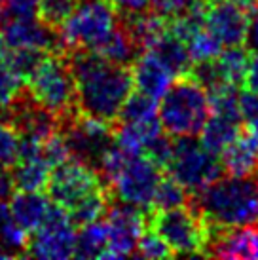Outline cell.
I'll list each match as a JSON object with an SVG mask.
<instances>
[{
    "label": "cell",
    "instance_id": "obj_1",
    "mask_svg": "<svg viewBox=\"0 0 258 260\" xmlns=\"http://www.w3.org/2000/svg\"><path fill=\"white\" fill-rule=\"evenodd\" d=\"M64 55L76 84L78 112L114 123L133 91L131 67L110 63L91 50H72Z\"/></svg>",
    "mask_w": 258,
    "mask_h": 260
},
{
    "label": "cell",
    "instance_id": "obj_2",
    "mask_svg": "<svg viewBox=\"0 0 258 260\" xmlns=\"http://www.w3.org/2000/svg\"><path fill=\"white\" fill-rule=\"evenodd\" d=\"M188 205L205 222L215 226H254L258 224V179L220 177L188 196Z\"/></svg>",
    "mask_w": 258,
    "mask_h": 260
},
{
    "label": "cell",
    "instance_id": "obj_3",
    "mask_svg": "<svg viewBox=\"0 0 258 260\" xmlns=\"http://www.w3.org/2000/svg\"><path fill=\"white\" fill-rule=\"evenodd\" d=\"M211 116L207 91L190 76H175L162 95L158 120L171 137H198Z\"/></svg>",
    "mask_w": 258,
    "mask_h": 260
},
{
    "label": "cell",
    "instance_id": "obj_4",
    "mask_svg": "<svg viewBox=\"0 0 258 260\" xmlns=\"http://www.w3.org/2000/svg\"><path fill=\"white\" fill-rule=\"evenodd\" d=\"M25 87L33 99L57 116L59 123L78 114L76 84L67 55L48 53L25 80Z\"/></svg>",
    "mask_w": 258,
    "mask_h": 260
},
{
    "label": "cell",
    "instance_id": "obj_5",
    "mask_svg": "<svg viewBox=\"0 0 258 260\" xmlns=\"http://www.w3.org/2000/svg\"><path fill=\"white\" fill-rule=\"evenodd\" d=\"M146 228L164 239L177 254H201L205 249V226L201 217L190 205L173 209H148Z\"/></svg>",
    "mask_w": 258,
    "mask_h": 260
},
{
    "label": "cell",
    "instance_id": "obj_6",
    "mask_svg": "<svg viewBox=\"0 0 258 260\" xmlns=\"http://www.w3.org/2000/svg\"><path fill=\"white\" fill-rule=\"evenodd\" d=\"M118 15L108 0H78L71 17L59 29L67 53L72 50L93 51L114 29Z\"/></svg>",
    "mask_w": 258,
    "mask_h": 260
},
{
    "label": "cell",
    "instance_id": "obj_7",
    "mask_svg": "<svg viewBox=\"0 0 258 260\" xmlns=\"http://www.w3.org/2000/svg\"><path fill=\"white\" fill-rule=\"evenodd\" d=\"M188 194L200 192L224 175L220 159L196 137H175L173 158L165 169Z\"/></svg>",
    "mask_w": 258,
    "mask_h": 260
},
{
    "label": "cell",
    "instance_id": "obj_8",
    "mask_svg": "<svg viewBox=\"0 0 258 260\" xmlns=\"http://www.w3.org/2000/svg\"><path fill=\"white\" fill-rule=\"evenodd\" d=\"M162 175L164 171L156 164H152L144 154L129 152L120 169L107 182V186L112 200L148 211Z\"/></svg>",
    "mask_w": 258,
    "mask_h": 260
},
{
    "label": "cell",
    "instance_id": "obj_9",
    "mask_svg": "<svg viewBox=\"0 0 258 260\" xmlns=\"http://www.w3.org/2000/svg\"><path fill=\"white\" fill-rule=\"evenodd\" d=\"M59 131L67 141L71 158L93 169L99 167L103 154L114 141V123L82 112L63 120L59 123Z\"/></svg>",
    "mask_w": 258,
    "mask_h": 260
},
{
    "label": "cell",
    "instance_id": "obj_10",
    "mask_svg": "<svg viewBox=\"0 0 258 260\" xmlns=\"http://www.w3.org/2000/svg\"><path fill=\"white\" fill-rule=\"evenodd\" d=\"M74 243H76V226L71 220L69 211L50 203L42 224L29 236L27 253L25 256L48 260H64L74 256Z\"/></svg>",
    "mask_w": 258,
    "mask_h": 260
},
{
    "label": "cell",
    "instance_id": "obj_11",
    "mask_svg": "<svg viewBox=\"0 0 258 260\" xmlns=\"http://www.w3.org/2000/svg\"><path fill=\"white\" fill-rule=\"evenodd\" d=\"M107 186L99 177L97 169L82 164L78 159H67L53 167L48 179V198L53 203L69 211L80 200H84L91 192Z\"/></svg>",
    "mask_w": 258,
    "mask_h": 260
},
{
    "label": "cell",
    "instance_id": "obj_12",
    "mask_svg": "<svg viewBox=\"0 0 258 260\" xmlns=\"http://www.w3.org/2000/svg\"><path fill=\"white\" fill-rule=\"evenodd\" d=\"M108 228V243L103 258L133 256L137 241L146 228V213L135 205L112 200L105 213Z\"/></svg>",
    "mask_w": 258,
    "mask_h": 260
},
{
    "label": "cell",
    "instance_id": "obj_13",
    "mask_svg": "<svg viewBox=\"0 0 258 260\" xmlns=\"http://www.w3.org/2000/svg\"><path fill=\"white\" fill-rule=\"evenodd\" d=\"M2 38L6 48H36L48 53H67L59 30L44 25L38 17L8 19L2 29Z\"/></svg>",
    "mask_w": 258,
    "mask_h": 260
},
{
    "label": "cell",
    "instance_id": "obj_14",
    "mask_svg": "<svg viewBox=\"0 0 258 260\" xmlns=\"http://www.w3.org/2000/svg\"><path fill=\"white\" fill-rule=\"evenodd\" d=\"M249 21L251 17L234 0H224L215 6H209L205 15V27L222 44V48L243 46L247 40Z\"/></svg>",
    "mask_w": 258,
    "mask_h": 260
},
{
    "label": "cell",
    "instance_id": "obj_15",
    "mask_svg": "<svg viewBox=\"0 0 258 260\" xmlns=\"http://www.w3.org/2000/svg\"><path fill=\"white\" fill-rule=\"evenodd\" d=\"M222 171L230 177H256L258 175V129L241 127L234 143L220 154Z\"/></svg>",
    "mask_w": 258,
    "mask_h": 260
},
{
    "label": "cell",
    "instance_id": "obj_16",
    "mask_svg": "<svg viewBox=\"0 0 258 260\" xmlns=\"http://www.w3.org/2000/svg\"><path fill=\"white\" fill-rule=\"evenodd\" d=\"M131 76H133V87L137 91L150 95L154 99H159L175 78L150 50L141 51L139 57L133 61Z\"/></svg>",
    "mask_w": 258,
    "mask_h": 260
},
{
    "label": "cell",
    "instance_id": "obj_17",
    "mask_svg": "<svg viewBox=\"0 0 258 260\" xmlns=\"http://www.w3.org/2000/svg\"><path fill=\"white\" fill-rule=\"evenodd\" d=\"M8 209L17 226L30 236L42 224L50 209V198L44 196L40 190H17L10 196Z\"/></svg>",
    "mask_w": 258,
    "mask_h": 260
},
{
    "label": "cell",
    "instance_id": "obj_18",
    "mask_svg": "<svg viewBox=\"0 0 258 260\" xmlns=\"http://www.w3.org/2000/svg\"><path fill=\"white\" fill-rule=\"evenodd\" d=\"M95 53H99L101 57H105L110 63H116V65H123V67H131L133 61L139 57V46L133 40L131 32H129L127 25L122 17H118L114 29L110 30L103 42L95 48Z\"/></svg>",
    "mask_w": 258,
    "mask_h": 260
},
{
    "label": "cell",
    "instance_id": "obj_19",
    "mask_svg": "<svg viewBox=\"0 0 258 260\" xmlns=\"http://www.w3.org/2000/svg\"><path fill=\"white\" fill-rule=\"evenodd\" d=\"M150 51L165 65V69L173 74H186L192 67V59L188 53L186 42L175 37L171 30L165 29V32L150 46Z\"/></svg>",
    "mask_w": 258,
    "mask_h": 260
},
{
    "label": "cell",
    "instance_id": "obj_20",
    "mask_svg": "<svg viewBox=\"0 0 258 260\" xmlns=\"http://www.w3.org/2000/svg\"><path fill=\"white\" fill-rule=\"evenodd\" d=\"M241 127L243 125H241V122H237V120L211 114L207 118L205 125H203V129L200 131V143L209 152H213V154L218 156L230 143L236 141Z\"/></svg>",
    "mask_w": 258,
    "mask_h": 260
},
{
    "label": "cell",
    "instance_id": "obj_21",
    "mask_svg": "<svg viewBox=\"0 0 258 260\" xmlns=\"http://www.w3.org/2000/svg\"><path fill=\"white\" fill-rule=\"evenodd\" d=\"M10 169L15 190H40V192L46 190L51 171V167L44 161L42 156L17 159Z\"/></svg>",
    "mask_w": 258,
    "mask_h": 260
},
{
    "label": "cell",
    "instance_id": "obj_22",
    "mask_svg": "<svg viewBox=\"0 0 258 260\" xmlns=\"http://www.w3.org/2000/svg\"><path fill=\"white\" fill-rule=\"evenodd\" d=\"M108 243V228L105 217L80 226L76 232L74 256L76 258H103Z\"/></svg>",
    "mask_w": 258,
    "mask_h": 260
},
{
    "label": "cell",
    "instance_id": "obj_23",
    "mask_svg": "<svg viewBox=\"0 0 258 260\" xmlns=\"http://www.w3.org/2000/svg\"><path fill=\"white\" fill-rule=\"evenodd\" d=\"M215 63L222 78L230 86H245L249 63H251V50L243 46H230L228 50L220 51L215 57Z\"/></svg>",
    "mask_w": 258,
    "mask_h": 260
},
{
    "label": "cell",
    "instance_id": "obj_24",
    "mask_svg": "<svg viewBox=\"0 0 258 260\" xmlns=\"http://www.w3.org/2000/svg\"><path fill=\"white\" fill-rule=\"evenodd\" d=\"M158 118V99L141 91H131L116 116V123H139Z\"/></svg>",
    "mask_w": 258,
    "mask_h": 260
},
{
    "label": "cell",
    "instance_id": "obj_25",
    "mask_svg": "<svg viewBox=\"0 0 258 260\" xmlns=\"http://www.w3.org/2000/svg\"><path fill=\"white\" fill-rule=\"evenodd\" d=\"M48 55V51L36 50V48H6L2 53V61L12 73L25 84L33 71L40 65V61Z\"/></svg>",
    "mask_w": 258,
    "mask_h": 260
},
{
    "label": "cell",
    "instance_id": "obj_26",
    "mask_svg": "<svg viewBox=\"0 0 258 260\" xmlns=\"http://www.w3.org/2000/svg\"><path fill=\"white\" fill-rule=\"evenodd\" d=\"M188 192L173 179L171 175H162L154 198H152L150 209H173L188 203Z\"/></svg>",
    "mask_w": 258,
    "mask_h": 260
},
{
    "label": "cell",
    "instance_id": "obj_27",
    "mask_svg": "<svg viewBox=\"0 0 258 260\" xmlns=\"http://www.w3.org/2000/svg\"><path fill=\"white\" fill-rule=\"evenodd\" d=\"M78 0H38L36 17L51 29L59 30L71 17Z\"/></svg>",
    "mask_w": 258,
    "mask_h": 260
},
{
    "label": "cell",
    "instance_id": "obj_28",
    "mask_svg": "<svg viewBox=\"0 0 258 260\" xmlns=\"http://www.w3.org/2000/svg\"><path fill=\"white\" fill-rule=\"evenodd\" d=\"M186 48L190 53V59L194 63H200V61H207V59L216 57L220 51H222V44L218 42L211 32L207 30V27H201L194 32L192 37L186 40Z\"/></svg>",
    "mask_w": 258,
    "mask_h": 260
},
{
    "label": "cell",
    "instance_id": "obj_29",
    "mask_svg": "<svg viewBox=\"0 0 258 260\" xmlns=\"http://www.w3.org/2000/svg\"><path fill=\"white\" fill-rule=\"evenodd\" d=\"M133 256H139V258H171V256H175V253L156 232L150 228H144L139 241H137Z\"/></svg>",
    "mask_w": 258,
    "mask_h": 260
},
{
    "label": "cell",
    "instance_id": "obj_30",
    "mask_svg": "<svg viewBox=\"0 0 258 260\" xmlns=\"http://www.w3.org/2000/svg\"><path fill=\"white\" fill-rule=\"evenodd\" d=\"M143 154L150 159L152 164H156L162 171H165L167 166H169V161H171V158H173V139H171V135L164 133V129H162L156 137H152L150 141L144 145Z\"/></svg>",
    "mask_w": 258,
    "mask_h": 260
},
{
    "label": "cell",
    "instance_id": "obj_31",
    "mask_svg": "<svg viewBox=\"0 0 258 260\" xmlns=\"http://www.w3.org/2000/svg\"><path fill=\"white\" fill-rule=\"evenodd\" d=\"M19 156V131L8 120H0V166L10 167Z\"/></svg>",
    "mask_w": 258,
    "mask_h": 260
},
{
    "label": "cell",
    "instance_id": "obj_32",
    "mask_svg": "<svg viewBox=\"0 0 258 260\" xmlns=\"http://www.w3.org/2000/svg\"><path fill=\"white\" fill-rule=\"evenodd\" d=\"M40 156H42V159L51 169L55 166H59V164L67 161V159H71V152H69L67 141H64L61 131L57 129L55 133H51L50 137L44 141L42 146H40Z\"/></svg>",
    "mask_w": 258,
    "mask_h": 260
},
{
    "label": "cell",
    "instance_id": "obj_33",
    "mask_svg": "<svg viewBox=\"0 0 258 260\" xmlns=\"http://www.w3.org/2000/svg\"><path fill=\"white\" fill-rule=\"evenodd\" d=\"M23 86L25 84L8 69L6 63L0 57V109H4L8 103L21 91Z\"/></svg>",
    "mask_w": 258,
    "mask_h": 260
},
{
    "label": "cell",
    "instance_id": "obj_34",
    "mask_svg": "<svg viewBox=\"0 0 258 260\" xmlns=\"http://www.w3.org/2000/svg\"><path fill=\"white\" fill-rule=\"evenodd\" d=\"M237 103H239V114H241V122L245 127L258 129V93L252 89H245L237 95Z\"/></svg>",
    "mask_w": 258,
    "mask_h": 260
},
{
    "label": "cell",
    "instance_id": "obj_35",
    "mask_svg": "<svg viewBox=\"0 0 258 260\" xmlns=\"http://www.w3.org/2000/svg\"><path fill=\"white\" fill-rule=\"evenodd\" d=\"M192 4L194 0H150L148 8H150L152 14L159 15L162 19L169 21V19H175V17L184 14Z\"/></svg>",
    "mask_w": 258,
    "mask_h": 260
},
{
    "label": "cell",
    "instance_id": "obj_36",
    "mask_svg": "<svg viewBox=\"0 0 258 260\" xmlns=\"http://www.w3.org/2000/svg\"><path fill=\"white\" fill-rule=\"evenodd\" d=\"M4 14L8 19L14 17H36L38 0H4L2 2Z\"/></svg>",
    "mask_w": 258,
    "mask_h": 260
},
{
    "label": "cell",
    "instance_id": "obj_37",
    "mask_svg": "<svg viewBox=\"0 0 258 260\" xmlns=\"http://www.w3.org/2000/svg\"><path fill=\"white\" fill-rule=\"evenodd\" d=\"M110 6L116 10V14L120 15H137L148 12V2L150 0H108Z\"/></svg>",
    "mask_w": 258,
    "mask_h": 260
},
{
    "label": "cell",
    "instance_id": "obj_38",
    "mask_svg": "<svg viewBox=\"0 0 258 260\" xmlns=\"http://www.w3.org/2000/svg\"><path fill=\"white\" fill-rule=\"evenodd\" d=\"M12 192H14V182H12L10 169L0 166V202H6Z\"/></svg>",
    "mask_w": 258,
    "mask_h": 260
},
{
    "label": "cell",
    "instance_id": "obj_39",
    "mask_svg": "<svg viewBox=\"0 0 258 260\" xmlns=\"http://www.w3.org/2000/svg\"><path fill=\"white\" fill-rule=\"evenodd\" d=\"M245 44L249 46V50H251L252 53H258V10H256V14L251 17V21H249Z\"/></svg>",
    "mask_w": 258,
    "mask_h": 260
},
{
    "label": "cell",
    "instance_id": "obj_40",
    "mask_svg": "<svg viewBox=\"0 0 258 260\" xmlns=\"http://www.w3.org/2000/svg\"><path fill=\"white\" fill-rule=\"evenodd\" d=\"M245 84H247L249 89H252V91L258 93V53H252V51H251V63H249V71H247Z\"/></svg>",
    "mask_w": 258,
    "mask_h": 260
},
{
    "label": "cell",
    "instance_id": "obj_41",
    "mask_svg": "<svg viewBox=\"0 0 258 260\" xmlns=\"http://www.w3.org/2000/svg\"><path fill=\"white\" fill-rule=\"evenodd\" d=\"M4 50H6V42H4V38H2V32H0V57H2Z\"/></svg>",
    "mask_w": 258,
    "mask_h": 260
},
{
    "label": "cell",
    "instance_id": "obj_42",
    "mask_svg": "<svg viewBox=\"0 0 258 260\" xmlns=\"http://www.w3.org/2000/svg\"><path fill=\"white\" fill-rule=\"evenodd\" d=\"M207 6H215V4H218V2H224V0H203Z\"/></svg>",
    "mask_w": 258,
    "mask_h": 260
},
{
    "label": "cell",
    "instance_id": "obj_43",
    "mask_svg": "<svg viewBox=\"0 0 258 260\" xmlns=\"http://www.w3.org/2000/svg\"><path fill=\"white\" fill-rule=\"evenodd\" d=\"M2 2H4V0H0V4H2Z\"/></svg>",
    "mask_w": 258,
    "mask_h": 260
},
{
    "label": "cell",
    "instance_id": "obj_44",
    "mask_svg": "<svg viewBox=\"0 0 258 260\" xmlns=\"http://www.w3.org/2000/svg\"><path fill=\"white\" fill-rule=\"evenodd\" d=\"M256 179H258V175H256Z\"/></svg>",
    "mask_w": 258,
    "mask_h": 260
}]
</instances>
